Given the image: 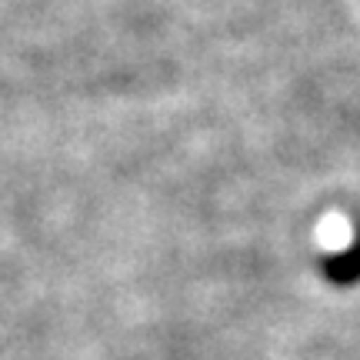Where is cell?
<instances>
[{"label":"cell","instance_id":"1","mask_svg":"<svg viewBox=\"0 0 360 360\" xmlns=\"http://www.w3.org/2000/svg\"><path fill=\"white\" fill-rule=\"evenodd\" d=\"M321 274H323V281L334 283V287H354V283H360V220L354 224L350 244L321 260Z\"/></svg>","mask_w":360,"mask_h":360}]
</instances>
